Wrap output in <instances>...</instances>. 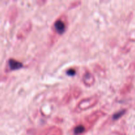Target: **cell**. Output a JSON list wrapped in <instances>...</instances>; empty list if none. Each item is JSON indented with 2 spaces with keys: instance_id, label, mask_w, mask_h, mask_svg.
<instances>
[{
  "instance_id": "6da1fadb",
  "label": "cell",
  "mask_w": 135,
  "mask_h": 135,
  "mask_svg": "<svg viewBox=\"0 0 135 135\" xmlns=\"http://www.w3.org/2000/svg\"><path fill=\"white\" fill-rule=\"evenodd\" d=\"M55 27H56V30L59 33H63L65 30V24L62 21H58L55 23Z\"/></svg>"
},
{
  "instance_id": "7a4b0ae2",
  "label": "cell",
  "mask_w": 135,
  "mask_h": 135,
  "mask_svg": "<svg viewBox=\"0 0 135 135\" xmlns=\"http://www.w3.org/2000/svg\"><path fill=\"white\" fill-rule=\"evenodd\" d=\"M9 66L12 70L18 69L22 67V63H19L18 61H15L14 59H10L9 60Z\"/></svg>"
},
{
  "instance_id": "3957f363",
  "label": "cell",
  "mask_w": 135,
  "mask_h": 135,
  "mask_svg": "<svg viewBox=\"0 0 135 135\" xmlns=\"http://www.w3.org/2000/svg\"><path fill=\"white\" fill-rule=\"evenodd\" d=\"M84 131V127L82 125H80L76 127L75 129V133L76 134H81L82 132H83Z\"/></svg>"
},
{
  "instance_id": "277c9868",
  "label": "cell",
  "mask_w": 135,
  "mask_h": 135,
  "mask_svg": "<svg viewBox=\"0 0 135 135\" xmlns=\"http://www.w3.org/2000/svg\"><path fill=\"white\" fill-rule=\"evenodd\" d=\"M67 72V75H69L72 76L75 74V71L73 69H69Z\"/></svg>"
},
{
  "instance_id": "5b68a950",
  "label": "cell",
  "mask_w": 135,
  "mask_h": 135,
  "mask_svg": "<svg viewBox=\"0 0 135 135\" xmlns=\"http://www.w3.org/2000/svg\"><path fill=\"white\" fill-rule=\"evenodd\" d=\"M123 113H124V112H121H121H119V113H117V114H115V115L114 117H113V118H114V119H117V118H118V117H119L121 115L123 114Z\"/></svg>"
}]
</instances>
